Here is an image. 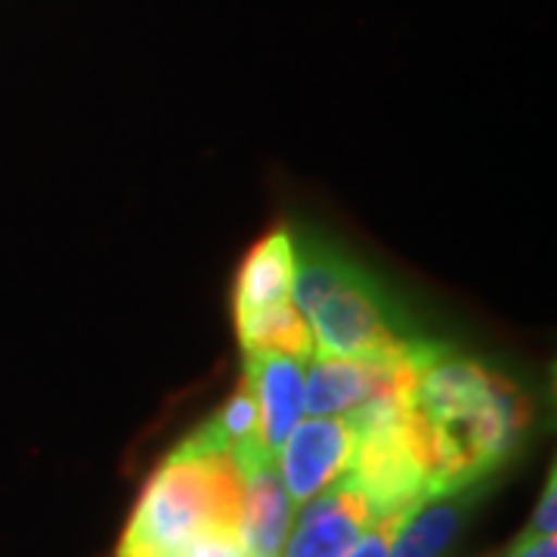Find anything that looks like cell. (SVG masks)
Wrapping results in <instances>:
<instances>
[{"label": "cell", "mask_w": 557, "mask_h": 557, "mask_svg": "<svg viewBox=\"0 0 557 557\" xmlns=\"http://www.w3.org/2000/svg\"><path fill=\"white\" fill-rule=\"evenodd\" d=\"M409 406L428 453L431 496L493 478L533 418L518 384L478 359L449 357L443 347L421 366Z\"/></svg>", "instance_id": "obj_1"}, {"label": "cell", "mask_w": 557, "mask_h": 557, "mask_svg": "<svg viewBox=\"0 0 557 557\" xmlns=\"http://www.w3.org/2000/svg\"><path fill=\"white\" fill-rule=\"evenodd\" d=\"M239 502L233 458L186 437L152 471L124 527L119 557H180L205 539H236Z\"/></svg>", "instance_id": "obj_2"}, {"label": "cell", "mask_w": 557, "mask_h": 557, "mask_svg": "<svg viewBox=\"0 0 557 557\" xmlns=\"http://www.w3.org/2000/svg\"><path fill=\"white\" fill-rule=\"evenodd\" d=\"M307 322L319 354L332 357H399L421 344L403 325L397 304L357 263L310 310Z\"/></svg>", "instance_id": "obj_3"}, {"label": "cell", "mask_w": 557, "mask_h": 557, "mask_svg": "<svg viewBox=\"0 0 557 557\" xmlns=\"http://www.w3.org/2000/svg\"><path fill=\"white\" fill-rule=\"evenodd\" d=\"M440 344L421 341L399 357H332L313 354L304 366V412L310 416H350L387 397H406L421 366Z\"/></svg>", "instance_id": "obj_4"}, {"label": "cell", "mask_w": 557, "mask_h": 557, "mask_svg": "<svg viewBox=\"0 0 557 557\" xmlns=\"http://www.w3.org/2000/svg\"><path fill=\"white\" fill-rule=\"evenodd\" d=\"M357 440L354 416H313L298 421L276 453L288 498L304 505L338 483L354 465Z\"/></svg>", "instance_id": "obj_5"}, {"label": "cell", "mask_w": 557, "mask_h": 557, "mask_svg": "<svg viewBox=\"0 0 557 557\" xmlns=\"http://www.w3.org/2000/svg\"><path fill=\"white\" fill-rule=\"evenodd\" d=\"M239 471L242 502L236 542L245 557H282L285 539L295 520V502L285 493L276 456L260 443L233 453Z\"/></svg>", "instance_id": "obj_6"}, {"label": "cell", "mask_w": 557, "mask_h": 557, "mask_svg": "<svg viewBox=\"0 0 557 557\" xmlns=\"http://www.w3.org/2000/svg\"><path fill=\"white\" fill-rule=\"evenodd\" d=\"M379 523L372 502L354 480L332 483L325 493L304 502L295 527L288 530L282 557H341Z\"/></svg>", "instance_id": "obj_7"}, {"label": "cell", "mask_w": 557, "mask_h": 557, "mask_svg": "<svg viewBox=\"0 0 557 557\" xmlns=\"http://www.w3.org/2000/svg\"><path fill=\"white\" fill-rule=\"evenodd\" d=\"M490 480L461 486L453 493H440L418 502L416 508L399 520L387 557H443L456 539L461 536L465 523L471 520L480 498L486 496Z\"/></svg>", "instance_id": "obj_8"}, {"label": "cell", "mask_w": 557, "mask_h": 557, "mask_svg": "<svg viewBox=\"0 0 557 557\" xmlns=\"http://www.w3.org/2000/svg\"><path fill=\"white\" fill-rule=\"evenodd\" d=\"M304 366L307 359L285 354H245V379L260 409V443L273 456L304 416Z\"/></svg>", "instance_id": "obj_9"}, {"label": "cell", "mask_w": 557, "mask_h": 557, "mask_svg": "<svg viewBox=\"0 0 557 557\" xmlns=\"http://www.w3.org/2000/svg\"><path fill=\"white\" fill-rule=\"evenodd\" d=\"M292 292H295V239L288 236V230H276L267 239H260L242 263L233 292L236 322L295 304Z\"/></svg>", "instance_id": "obj_10"}, {"label": "cell", "mask_w": 557, "mask_h": 557, "mask_svg": "<svg viewBox=\"0 0 557 557\" xmlns=\"http://www.w3.org/2000/svg\"><path fill=\"white\" fill-rule=\"evenodd\" d=\"M239 341L245 354H285V357L310 359L317 354V341L310 332V322L304 319L295 304H285L278 310H267L258 317L239 319Z\"/></svg>", "instance_id": "obj_11"}, {"label": "cell", "mask_w": 557, "mask_h": 557, "mask_svg": "<svg viewBox=\"0 0 557 557\" xmlns=\"http://www.w3.org/2000/svg\"><path fill=\"white\" fill-rule=\"evenodd\" d=\"M189 437L230 458H233V453L245 449V446L260 443V409L251 381L242 379L239 387L233 391V397L226 399L218 412L208 418L201 428H196Z\"/></svg>", "instance_id": "obj_12"}, {"label": "cell", "mask_w": 557, "mask_h": 557, "mask_svg": "<svg viewBox=\"0 0 557 557\" xmlns=\"http://www.w3.org/2000/svg\"><path fill=\"white\" fill-rule=\"evenodd\" d=\"M555 508H557V471L552 468L548 471V480H545V490L536 502V511L527 523V530L520 536H555Z\"/></svg>", "instance_id": "obj_13"}, {"label": "cell", "mask_w": 557, "mask_h": 557, "mask_svg": "<svg viewBox=\"0 0 557 557\" xmlns=\"http://www.w3.org/2000/svg\"><path fill=\"white\" fill-rule=\"evenodd\" d=\"M409 515V511H406ZM406 515H397V518H384L379 520L366 536L359 539L357 545L347 552V555L341 557H387L391 552V542H394V533H397L399 520L406 518Z\"/></svg>", "instance_id": "obj_14"}, {"label": "cell", "mask_w": 557, "mask_h": 557, "mask_svg": "<svg viewBox=\"0 0 557 557\" xmlns=\"http://www.w3.org/2000/svg\"><path fill=\"white\" fill-rule=\"evenodd\" d=\"M505 557H557L555 536H518Z\"/></svg>", "instance_id": "obj_15"}, {"label": "cell", "mask_w": 557, "mask_h": 557, "mask_svg": "<svg viewBox=\"0 0 557 557\" xmlns=\"http://www.w3.org/2000/svg\"><path fill=\"white\" fill-rule=\"evenodd\" d=\"M196 552L199 557H245L242 555L239 542L230 536H214V539H205L196 545Z\"/></svg>", "instance_id": "obj_16"}]
</instances>
